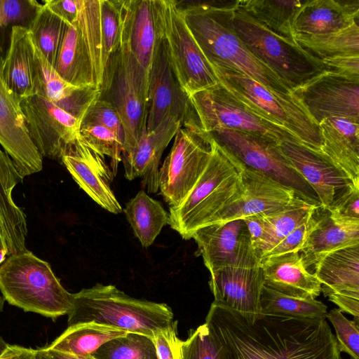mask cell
I'll list each match as a JSON object with an SVG mask.
<instances>
[{"mask_svg": "<svg viewBox=\"0 0 359 359\" xmlns=\"http://www.w3.org/2000/svg\"><path fill=\"white\" fill-rule=\"evenodd\" d=\"M205 323L220 343L224 359H340L325 318L244 316L213 301Z\"/></svg>", "mask_w": 359, "mask_h": 359, "instance_id": "1", "label": "cell"}, {"mask_svg": "<svg viewBox=\"0 0 359 359\" xmlns=\"http://www.w3.org/2000/svg\"><path fill=\"white\" fill-rule=\"evenodd\" d=\"M238 1L196 2L181 8L187 26L212 67L233 70L272 91L292 94V90L257 59L232 29L231 10Z\"/></svg>", "mask_w": 359, "mask_h": 359, "instance_id": "2", "label": "cell"}, {"mask_svg": "<svg viewBox=\"0 0 359 359\" xmlns=\"http://www.w3.org/2000/svg\"><path fill=\"white\" fill-rule=\"evenodd\" d=\"M67 315L68 326L95 323L151 337L173 323V313L166 304L138 299L114 285L100 283L73 294Z\"/></svg>", "mask_w": 359, "mask_h": 359, "instance_id": "3", "label": "cell"}, {"mask_svg": "<svg viewBox=\"0 0 359 359\" xmlns=\"http://www.w3.org/2000/svg\"><path fill=\"white\" fill-rule=\"evenodd\" d=\"M210 139L212 152L204 171L183 201L170 208L168 224L185 240L211 224L241 190L244 166Z\"/></svg>", "mask_w": 359, "mask_h": 359, "instance_id": "4", "label": "cell"}, {"mask_svg": "<svg viewBox=\"0 0 359 359\" xmlns=\"http://www.w3.org/2000/svg\"><path fill=\"white\" fill-rule=\"evenodd\" d=\"M0 291L10 304L52 319L68 314L73 304V294L49 263L28 250L7 256L0 265Z\"/></svg>", "mask_w": 359, "mask_h": 359, "instance_id": "5", "label": "cell"}, {"mask_svg": "<svg viewBox=\"0 0 359 359\" xmlns=\"http://www.w3.org/2000/svg\"><path fill=\"white\" fill-rule=\"evenodd\" d=\"M229 22L248 50L292 90L330 71L322 60L305 50L295 40L271 32L238 4L231 11Z\"/></svg>", "mask_w": 359, "mask_h": 359, "instance_id": "6", "label": "cell"}, {"mask_svg": "<svg viewBox=\"0 0 359 359\" xmlns=\"http://www.w3.org/2000/svg\"><path fill=\"white\" fill-rule=\"evenodd\" d=\"M99 90V98L109 102L121 117L123 154L147 130L149 111V75L124 44L109 57Z\"/></svg>", "mask_w": 359, "mask_h": 359, "instance_id": "7", "label": "cell"}, {"mask_svg": "<svg viewBox=\"0 0 359 359\" xmlns=\"http://www.w3.org/2000/svg\"><path fill=\"white\" fill-rule=\"evenodd\" d=\"M227 90L257 114L293 135L302 144L320 151L318 126L292 94L274 92L238 72L212 67Z\"/></svg>", "mask_w": 359, "mask_h": 359, "instance_id": "8", "label": "cell"}, {"mask_svg": "<svg viewBox=\"0 0 359 359\" xmlns=\"http://www.w3.org/2000/svg\"><path fill=\"white\" fill-rule=\"evenodd\" d=\"M101 0H79L76 21L69 25L54 69L65 81L77 87L100 88L104 65L102 57Z\"/></svg>", "mask_w": 359, "mask_h": 359, "instance_id": "9", "label": "cell"}, {"mask_svg": "<svg viewBox=\"0 0 359 359\" xmlns=\"http://www.w3.org/2000/svg\"><path fill=\"white\" fill-rule=\"evenodd\" d=\"M207 134L245 168L260 172L304 201L320 205L315 191L287 161L278 143L262 135L226 128Z\"/></svg>", "mask_w": 359, "mask_h": 359, "instance_id": "10", "label": "cell"}, {"mask_svg": "<svg viewBox=\"0 0 359 359\" xmlns=\"http://www.w3.org/2000/svg\"><path fill=\"white\" fill-rule=\"evenodd\" d=\"M163 39L180 83L190 96L219 83L173 0H157Z\"/></svg>", "mask_w": 359, "mask_h": 359, "instance_id": "11", "label": "cell"}, {"mask_svg": "<svg viewBox=\"0 0 359 359\" xmlns=\"http://www.w3.org/2000/svg\"><path fill=\"white\" fill-rule=\"evenodd\" d=\"M189 97L201 130L205 133L226 128L262 135L277 143L299 141L285 129L257 114L220 83Z\"/></svg>", "mask_w": 359, "mask_h": 359, "instance_id": "12", "label": "cell"}, {"mask_svg": "<svg viewBox=\"0 0 359 359\" xmlns=\"http://www.w3.org/2000/svg\"><path fill=\"white\" fill-rule=\"evenodd\" d=\"M172 149L159 170V189L170 206L178 205L193 189L211 155L210 136L191 127L181 126Z\"/></svg>", "mask_w": 359, "mask_h": 359, "instance_id": "13", "label": "cell"}, {"mask_svg": "<svg viewBox=\"0 0 359 359\" xmlns=\"http://www.w3.org/2000/svg\"><path fill=\"white\" fill-rule=\"evenodd\" d=\"M148 95V132L169 118L180 121L182 126L201 130L190 97L182 89L173 69L163 33L149 74Z\"/></svg>", "mask_w": 359, "mask_h": 359, "instance_id": "14", "label": "cell"}, {"mask_svg": "<svg viewBox=\"0 0 359 359\" xmlns=\"http://www.w3.org/2000/svg\"><path fill=\"white\" fill-rule=\"evenodd\" d=\"M29 137L40 155L57 161L80 136L81 121L48 100L32 95L20 102Z\"/></svg>", "mask_w": 359, "mask_h": 359, "instance_id": "15", "label": "cell"}, {"mask_svg": "<svg viewBox=\"0 0 359 359\" xmlns=\"http://www.w3.org/2000/svg\"><path fill=\"white\" fill-rule=\"evenodd\" d=\"M309 116L318 126L329 117L359 121V82L325 71L292 90Z\"/></svg>", "mask_w": 359, "mask_h": 359, "instance_id": "16", "label": "cell"}, {"mask_svg": "<svg viewBox=\"0 0 359 359\" xmlns=\"http://www.w3.org/2000/svg\"><path fill=\"white\" fill-rule=\"evenodd\" d=\"M204 264L210 273L219 269L260 266L250 235L243 219L216 223L193 234Z\"/></svg>", "mask_w": 359, "mask_h": 359, "instance_id": "17", "label": "cell"}, {"mask_svg": "<svg viewBox=\"0 0 359 359\" xmlns=\"http://www.w3.org/2000/svg\"><path fill=\"white\" fill-rule=\"evenodd\" d=\"M241 178L239 194L220 210L211 224L273 213L298 196L293 190L258 171L244 167Z\"/></svg>", "mask_w": 359, "mask_h": 359, "instance_id": "18", "label": "cell"}, {"mask_svg": "<svg viewBox=\"0 0 359 359\" xmlns=\"http://www.w3.org/2000/svg\"><path fill=\"white\" fill-rule=\"evenodd\" d=\"M61 163L79 186L99 205L114 214L122 211L111 187L114 173L104 156L89 147L81 136L67 147Z\"/></svg>", "mask_w": 359, "mask_h": 359, "instance_id": "19", "label": "cell"}, {"mask_svg": "<svg viewBox=\"0 0 359 359\" xmlns=\"http://www.w3.org/2000/svg\"><path fill=\"white\" fill-rule=\"evenodd\" d=\"M21 100L7 87L0 72V145L24 178L42 170L43 157L28 134Z\"/></svg>", "mask_w": 359, "mask_h": 359, "instance_id": "20", "label": "cell"}, {"mask_svg": "<svg viewBox=\"0 0 359 359\" xmlns=\"http://www.w3.org/2000/svg\"><path fill=\"white\" fill-rule=\"evenodd\" d=\"M278 147L296 171L317 195L320 206L328 208L334 197L352 182L320 151L295 140H284Z\"/></svg>", "mask_w": 359, "mask_h": 359, "instance_id": "21", "label": "cell"}, {"mask_svg": "<svg viewBox=\"0 0 359 359\" xmlns=\"http://www.w3.org/2000/svg\"><path fill=\"white\" fill-rule=\"evenodd\" d=\"M121 43L149 75L162 36L157 0H121Z\"/></svg>", "mask_w": 359, "mask_h": 359, "instance_id": "22", "label": "cell"}, {"mask_svg": "<svg viewBox=\"0 0 359 359\" xmlns=\"http://www.w3.org/2000/svg\"><path fill=\"white\" fill-rule=\"evenodd\" d=\"M181 126L180 121L169 118L154 130L143 132L134 145L121 155L125 177L129 180L141 179L149 193H156L162 154Z\"/></svg>", "mask_w": 359, "mask_h": 359, "instance_id": "23", "label": "cell"}, {"mask_svg": "<svg viewBox=\"0 0 359 359\" xmlns=\"http://www.w3.org/2000/svg\"><path fill=\"white\" fill-rule=\"evenodd\" d=\"M264 285L261 266H227L210 273L209 286L215 302L244 316L261 313L260 297Z\"/></svg>", "mask_w": 359, "mask_h": 359, "instance_id": "24", "label": "cell"}, {"mask_svg": "<svg viewBox=\"0 0 359 359\" xmlns=\"http://www.w3.org/2000/svg\"><path fill=\"white\" fill-rule=\"evenodd\" d=\"M359 244V221H343L332 217L320 205L312 212L306 238L299 250L307 269L327 254Z\"/></svg>", "mask_w": 359, "mask_h": 359, "instance_id": "25", "label": "cell"}, {"mask_svg": "<svg viewBox=\"0 0 359 359\" xmlns=\"http://www.w3.org/2000/svg\"><path fill=\"white\" fill-rule=\"evenodd\" d=\"M34 93L80 121L100 95V90L94 86L77 87L65 81L36 48Z\"/></svg>", "mask_w": 359, "mask_h": 359, "instance_id": "26", "label": "cell"}, {"mask_svg": "<svg viewBox=\"0 0 359 359\" xmlns=\"http://www.w3.org/2000/svg\"><path fill=\"white\" fill-rule=\"evenodd\" d=\"M264 285L283 294L299 299H316L321 283L305 267L299 252L260 260Z\"/></svg>", "mask_w": 359, "mask_h": 359, "instance_id": "27", "label": "cell"}, {"mask_svg": "<svg viewBox=\"0 0 359 359\" xmlns=\"http://www.w3.org/2000/svg\"><path fill=\"white\" fill-rule=\"evenodd\" d=\"M320 151L354 184H359V121L329 117L318 123Z\"/></svg>", "mask_w": 359, "mask_h": 359, "instance_id": "28", "label": "cell"}, {"mask_svg": "<svg viewBox=\"0 0 359 359\" xmlns=\"http://www.w3.org/2000/svg\"><path fill=\"white\" fill-rule=\"evenodd\" d=\"M22 180L11 157L0 148V233L8 255L27 250L26 215L12 196L15 187Z\"/></svg>", "mask_w": 359, "mask_h": 359, "instance_id": "29", "label": "cell"}, {"mask_svg": "<svg viewBox=\"0 0 359 359\" xmlns=\"http://www.w3.org/2000/svg\"><path fill=\"white\" fill-rule=\"evenodd\" d=\"M359 22V0H306L293 23L294 34H323Z\"/></svg>", "mask_w": 359, "mask_h": 359, "instance_id": "30", "label": "cell"}, {"mask_svg": "<svg viewBox=\"0 0 359 359\" xmlns=\"http://www.w3.org/2000/svg\"><path fill=\"white\" fill-rule=\"evenodd\" d=\"M11 28L9 48L0 72L7 87L22 99L34 94L35 47L27 28Z\"/></svg>", "mask_w": 359, "mask_h": 359, "instance_id": "31", "label": "cell"}, {"mask_svg": "<svg viewBox=\"0 0 359 359\" xmlns=\"http://www.w3.org/2000/svg\"><path fill=\"white\" fill-rule=\"evenodd\" d=\"M314 265L313 274L325 297L331 293L359 297V244L333 251Z\"/></svg>", "mask_w": 359, "mask_h": 359, "instance_id": "32", "label": "cell"}, {"mask_svg": "<svg viewBox=\"0 0 359 359\" xmlns=\"http://www.w3.org/2000/svg\"><path fill=\"white\" fill-rule=\"evenodd\" d=\"M126 332L95 323L68 326L48 346L80 357H92L95 352L111 339Z\"/></svg>", "mask_w": 359, "mask_h": 359, "instance_id": "33", "label": "cell"}, {"mask_svg": "<svg viewBox=\"0 0 359 359\" xmlns=\"http://www.w3.org/2000/svg\"><path fill=\"white\" fill-rule=\"evenodd\" d=\"M128 222L144 248L152 245L162 228L169 224V214L160 202L144 190L131 198L124 209Z\"/></svg>", "mask_w": 359, "mask_h": 359, "instance_id": "34", "label": "cell"}, {"mask_svg": "<svg viewBox=\"0 0 359 359\" xmlns=\"http://www.w3.org/2000/svg\"><path fill=\"white\" fill-rule=\"evenodd\" d=\"M306 0H246L238 6L271 32L294 40V18Z\"/></svg>", "mask_w": 359, "mask_h": 359, "instance_id": "35", "label": "cell"}, {"mask_svg": "<svg viewBox=\"0 0 359 359\" xmlns=\"http://www.w3.org/2000/svg\"><path fill=\"white\" fill-rule=\"evenodd\" d=\"M317 206L296 196L284 208L273 213L263 214L266 233L257 250L259 259L287 235L306 222Z\"/></svg>", "mask_w": 359, "mask_h": 359, "instance_id": "36", "label": "cell"}, {"mask_svg": "<svg viewBox=\"0 0 359 359\" xmlns=\"http://www.w3.org/2000/svg\"><path fill=\"white\" fill-rule=\"evenodd\" d=\"M294 37L302 48L320 60L359 55L358 23L333 32L316 35L295 34Z\"/></svg>", "mask_w": 359, "mask_h": 359, "instance_id": "37", "label": "cell"}, {"mask_svg": "<svg viewBox=\"0 0 359 359\" xmlns=\"http://www.w3.org/2000/svg\"><path fill=\"white\" fill-rule=\"evenodd\" d=\"M69 25L43 4L27 28L35 48L53 67Z\"/></svg>", "mask_w": 359, "mask_h": 359, "instance_id": "38", "label": "cell"}, {"mask_svg": "<svg viewBox=\"0 0 359 359\" xmlns=\"http://www.w3.org/2000/svg\"><path fill=\"white\" fill-rule=\"evenodd\" d=\"M261 313L302 318H326L327 306L316 299H299L265 285L260 297Z\"/></svg>", "mask_w": 359, "mask_h": 359, "instance_id": "39", "label": "cell"}, {"mask_svg": "<svg viewBox=\"0 0 359 359\" xmlns=\"http://www.w3.org/2000/svg\"><path fill=\"white\" fill-rule=\"evenodd\" d=\"M95 359H158L153 337L126 332L104 344L93 356Z\"/></svg>", "mask_w": 359, "mask_h": 359, "instance_id": "40", "label": "cell"}, {"mask_svg": "<svg viewBox=\"0 0 359 359\" xmlns=\"http://www.w3.org/2000/svg\"><path fill=\"white\" fill-rule=\"evenodd\" d=\"M81 139L97 153L111 158L112 172L116 174L118 164L121 161L123 144L111 130L99 125L81 123Z\"/></svg>", "mask_w": 359, "mask_h": 359, "instance_id": "41", "label": "cell"}, {"mask_svg": "<svg viewBox=\"0 0 359 359\" xmlns=\"http://www.w3.org/2000/svg\"><path fill=\"white\" fill-rule=\"evenodd\" d=\"M121 0H101L100 18L102 57L104 67L111 56L120 46Z\"/></svg>", "mask_w": 359, "mask_h": 359, "instance_id": "42", "label": "cell"}, {"mask_svg": "<svg viewBox=\"0 0 359 359\" xmlns=\"http://www.w3.org/2000/svg\"><path fill=\"white\" fill-rule=\"evenodd\" d=\"M182 359H224L220 343L205 323L191 330L183 341Z\"/></svg>", "mask_w": 359, "mask_h": 359, "instance_id": "43", "label": "cell"}, {"mask_svg": "<svg viewBox=\"0 0 359 359\" xmlns=\"http://www.w3.org/2000/svg\"><path fill=\"white\" fill-rule=\"evenodd\" d=\"M336 332L340 352L348 353L353 359H359V322L346 318L339 309H333L327 314Z\"/></svg>", "mask_w": 359, "mask_h": 359, "instance_id": "44", "label": "cell"}, {"mask_svg": "<svg viewBox=\"0 0 359 359\" xmlns=\"http://www.w3.org/2000/svg\"><path fill=\"white\" fill-rule=\"evenodd\" d=\"M42 5L36 0H0V27L28 28Z\"/></svg>", "mask_w": 359, "mask_h": 359, "instance_id": "45", "label": "cell"}, {"mask_svg": "<svg viewBox=\"0 0 359 359\" xmlns=\"http://www.w3.org/2000/svg\"><path fill=\"white\" fill-rule=\"evenodd\" d=\"M81 123H91L104 127L113 132L124 144L125 133L121 117L116 109L104 100L98 98L91 104Z\"/></svg>", "mask_w": 359, "mask_h": 359, "instance_id": "46", "label": "cell"}, {"mask_svg": "<svg viewBox=\"0 0 359 359\" xmlns=\"http://www.w3.org/2000/svg\"><path fill=\"white\" fill-rule=\"evenodd\" d=\"M327 209L336 219L359 221V184H348L336 195Z\"/></svg>", "mask_w": 359, "mask_h": 359, "instance_id": "47", "label": "cell"}, {"mask_svg": "<svg viewBox=\"0 0 359 359\" xmlns=\"http://www.w3.org/2000/svg\"><path fill=\"white\" fill-rule=\"evenodd\" d=\"M177 321L154 333L153 339L158 359H182L183 341L177 337Z\"/></svg>", "mask_w": 359, "mask_h": 359, "instance_id": "48", "label": "cell"}, {"mask_svg": "<svg viewBox=\"0 0 359 359\" xmlns=\"http://www.w3.org/2000/svg\"><path fill=\"white\" fill-rule=\"evenodd\" d=\"M308 221L309 219L287 235L276 246L264 254L261 259L268 257L299 252L306 238Z\"/></svg>", "mask_w": 359, "mask_h": 359, "instance_id": "49", "label": "cell"}, {"mask_svg": "<svg viewBox=\"0 0 359 359\" xmlns=\"http://www.w3.org/2000/svg\"><path fill=\"white\" fill-rule=\"evenodd\" d=\"M330 71L359 82V55H345L322 60Z\"/></svg>", "mask_w": 359, "mask_h": 359, "instance_id": "50", "label": "cell"}, {"mask_svg": "<svg viewBox=\"0 0 359 359\" xmlns=\"http://www.w3.org/2000/svg\"><path fill=\"white\" fill-rule=\"evenodd\" d=\"M43 3L68 25L76 21L79 13V0H45Z\"/></svg>", "mask_w": 359, "mask_h": 359, "instance_id": "51", "label": "cell"}, {"mask_svg": "<svg viewBox=\"0 0 359 359\" xmlns=\"http://www.w3.org/2000/svg\"><path fill=\"white\" fill-rule=\"evenodd\" d=\"M243 219L248 227L252 246L257 254V250L266 233V224L264 215H255Z\"/></svg>", "mask_w": 359, "mask_h": 359, "instance_id": "52", "label": "cell"}, {"mask_svg": "<svg viewBox=\"0 0 359 359\" xmlns=\"http://www.w3.org/2000/svg\"><path fill=\"white\" fill-rule=\"evenodd\" d=\"M327 297L338 306L341 312L347 313L354 318L359 317V297L344 293H331Z\"/></svg>", "mask_w": 359, "mask_h": 359, "instance_id": "53", "label": "cell"}, {"mask_svg": "<svg viewBox=\"0 0 359 359\" xmlns=\"http://www.w3.org/2000/svg\"><path fill=\"white\" fill-rule=\"evenodd\" d=\"M0 359H35V349L8 344L0 335Z\"/></svg>", "mask_w": 359, "mask_h": 359, "instance_id": "54", "label": "cell"}, {"mask_svg": "<svg viewBox=\"0 0 359 359\" xmlns=\"http://www.w3.org/2000/svg\"><path fill=\"white\" fill-rule=\"evenodd\" d=\"M35 359H95L93 357H80L64 353L49 346L35 350Z\"/></svg>", "mask_w": 359, "mask_h": 359, "instance_id": "55", "label": "cell"}, {"mask_svg": "<svg viewBox=\"0 0 359 359\" xmlns=\"http://www.w3.org/2000/svg\"><path fill=\"white\" fill-rule=\"evenodd\" d=\"M7 256H8V251L0 233V265L4 262Z\"/></svg>", "mask_w": 359, "mask_h": 359, "instance_id": "56", "label": "cell"}, {"mask_svg": "<svg viewBox=\"0 0 359 359\" xmlns=\"http://www.w3.org/2000/svg\"><path fill=\"white\" fill-rule=\"evenodd\" d=\"M5 299L3 296H0V311H3Z\"/></svg>", "mask_w": 359, "mask_h": 359, "instance_id": "57", "label": "cell"}, {"mask_svg": "<svg viewBox=\"0 0 359 359\" xmlns=\"http://www.w3.org/2000/svg\"><path fill=\"white\" fill-rule=\"evenodd\" d=\"M350 359H353V358H351Z\"/></svg>", "mask_w": 359, "mask_h": 359, "instance_id": "58", "label": "cell"}]
</instances>
